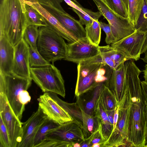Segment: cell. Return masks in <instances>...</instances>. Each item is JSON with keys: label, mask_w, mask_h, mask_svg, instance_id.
I'll use <instances>...</instances> for the list:
<instances>
[{"label": "cell", "mask_w": 147, "mask_h": 147, "mask_svg": "<svg viewBox=\"0 0 147 147\" xmlns=\"http://www.w3.org/2000/svg\"><path fill=\"white\" fill-rule=\"evenodd\" d=\"M127 87L130 99L128 134L126 143L130 146L145 147L146 116L139 76L141 71L132 60L125 63Z\"/></svg>", "instance_id": "6da1fadb"}, {"label": "cell", "mask_w": 147, "mask_h": 147, "mask_svg": "<svg viewBox=\"0 0 147 147\" xmlns=\"http://www.w3.org/2000/svg\"><path fill=\"white\" fill-rule=\"evenodd\" d=\"M24 0H1L0 36H5L14 46L23 38L27 26Z\"/></svg>", "instance_id": "7a4b0ae2"}, {"label": "cell", "mask_w": 147, "mask_h": 147, "mask_svg": "<svg viewBox=\"0 0 147 147\" xmlns=\"http://www.w3.org/2000/svg\"><path fill=\"white\" fill-rule=\"evenodd\" d=\"M32 80L12 72L5 74L0 73V93L5 95L13 111L20 121L25 105L30 101L27 90Z\"/></svg>", "instance_id": "3957f363"}, {"label": "cell", "mask_w": 147, "mask_h": 147, "mask_svg": "<svg viewBox=\"0 0 147 147\" xmlns=\"http://www.w3.org/2000/svg\"><path fill=\"white\" fill-rule=\"evenodd\" d=\"M38 51L47 61L53 63L65 58L67 44L64 38L47 26L39 27Z\"/></svg>", "instance_id": "277c9868"}, {"label": "cell", "mask_w": 147, "mask_h": 147, "mask_svg": "<svg viewBox=\"0 0 147 147\" xmlns=\"http://www.w3.org/2000/svg\"><path fill=\"white\" fill-rule=\"evenodd\" d=\"M85 139L82 129L74 120L50 131L38 147H73L75 143Z\"/></svg>", "instance_id": "5b68a950"}, {"label": "cell", "mask_w": 147, "mask_h": 147, "mask_svg": "<svg viewBox=\"0 0 147 147\" xmlns=\"http://www.w3.org/2000/svg\"><path fill=\"white\" fill-rule=\"evenodd\" d=\"M31 78L42 92H52L63 98L65 96L64 81L60 71L53 63L40 67H31Z\"/></svg>", "instance_id": "8992f818"}, {"label": "cell", "mask_w": 147, "mask_h": 147, "mask_svg": "<svg viewBox=\"0 0 147 147\" xmlns=\"http://www.w3.org/2000/svg\"><path fill=\"white\" fill-rule=\"evenodd\" d=\"M118 103L116 125L102 147L125 146L127 145L130 108V97L127 86L123 96Z\"/></svg>", "instance_id": "52a82bcc"}, {"label": "cell", "mask_w": 147, "mask_h": 147, "mask_svg": "<svg viewBox=\"0 0 147 147\" xmlns=\"http://www.w3.org/2000/svg\"><path fill=\"white\" fill-rule=\"evenodd\" d=\"M51 96L66 111L82 129L85 139L89 137L98 128L100 122L94 115L86 113L76 102L69 103L61 99L56 93L48 92Z\"/></svg>", "instance_id": "ba28073f"}, {"label": "cell", "mask_w": 147, "mask_h": 147, "mask_svg": "<svg viewBox=\"0 0 147 147\" xmlns=\"http://www.w3.org/2000/svg\"><path fill=\"white\" fill-rule=\"evenodd\" d=\"M92 0L102 15L108 22L114 38V43L136 31L135 26L128 18H121L114 13L108 7L104 0Z\"/></svg>", "instance_id": "9c48e42d"}, {"label": "cell", "mask_w": 147, "mask_h": 147, "mask_svg": "<svg viewBox=\"0 0 147 147\" xmlns=\"http://www.w3.org/2000/svg\"><path fill=\"white\" fill-rule=\"evenodd\" d=\"M0 114L7 129L10 147H17L21 141L22 122L11 108L5 95L0 93Z\"/></svg>", "instance_id": "30bf717a"}, {"label": "cell", "mask_w": 147, "mask_h": 147, "mask_svg": "<svg viewBox=\"0 0 147 147\" xmlns=\"http://www.w3.org/2000/svg\"><path fill=\"white\" fill-rule=\"evenodd\" d=\"M146 32L136 31L119 41L111 44L115 49L122 52L130 60L137 61L140 57L146 38Z\"/></svg>", "instance_id": "8fae6325"}, {"label": "cell", "mask_w": 147, "mask_h": 147, "mask_svg": "<svg viewBox=\"0 0 147 147\" xmlns=\"http://www.w3.org/2000/svg\"><path fill=\"white\" fill-rule=\"evenodd\" d=\"M67 51L64 60L76 63L99 54L98 47L92 44L86 36L67 44Z\"/></svg>", "instance_id": "7c38bea8"}, {"label": "cell", "mask_w": 147, "mask_h": 147, "mask_svg": "<svg viewBox=\"0 0 147 147\" xmlns=\"http://www.w3.org/2000/svg\"><path fill=\"white\" fill-rule=\"evenodd\" d=\"M38 106L49 119L59 124L73 121L69 114L50 95L45 92L38 99Z\"/></svg>", "instance_id": "4fadbf2b"}, {"label": "cell", "mask_w": 147, "mask_h": 147, "mask_svg": "<svg viewBox=\"0 0 147 147\" xmlns=\"http://www.w3.org/2000/svg\"><path fill=\"white\" fill-rule=\"evenodd\" d=\"M47 117L38 106L36 111L26 121L22 122V139L17 147H33L36 134Z\"/></svg>", "instance_id": "5bb4252c"}, {"label": "cell", "mask_w": 147, "mask_h": 147, "mask_svg": "<svg viewBox=\"0 0 147 147\" xmlns=\"http://www.w3.org/2000/svg\"><path fill=\"white\" fill-rule=\"evenodd\" d=\"M25 3L36 10L45 19L47 27L67 40L69 43L78 39L66 29L58 20L36 0H24Z\"/></svg>", "instance_id": "9a60e30c"}, {"label": "cell", "mask_w": 147, "mask_h": 147, "mask_svg": "<svg viewBox=\"0 0 147 147\" xmlns=\"http://www.w3.org/2000/svg\"><path fill=\"white\" fill-rule=\"evenodd\" d=\"M14 47V55L12 72L19 76L31 78L29 45L23 38Z\"/></svg>", "instance_id": "2e32d148"}, {"label": "cell", "mask_w": 147, "mask_h": 147, "mask_svg": "<svg viewBox=\"0 0 147 147\" xmlns=\"http://www.w3.org/2000/svg\"><path fill=\"white\" fill-rule=\"evenodd\" d=\"M61 24L78 39L86 36L85 28L79 21L75 19L66 12L60 11L53 6H45Z\"/></svg>", "instance_id": "e0dca14e"}, {"label": "cell", "mask_w": 147, "mask_h": 147, "mask_svg": "<svg viewBox=\"0 0 147 147\" xmlns=\"http://www.w3.org/2000/svg\"><path fill=\"white\" fill-rule=\"evenodd\" d=\"M103 84L96 86L81 95L76 96V102L87 114L94 115L97 103L99 99Z\"/></svg>", "instance_id": "ac0fdd59"}, {"label": "cell", "mask_w": 147, "mask_h": 147, "mask_svg": "<svg viewBox=\"0 0 147 147\" xmlns=\"http://www.w3.org/2000/svg\"><path fill=\"white\" fill-rule=\"evenodd\" d=\"M106 86L115 95L118 103L126 88L125 62L113 69Z\"/></svg>", "instance_id": "d6986e66"}, {"label": "cell", "mask_w": 147, "mask_h": 147, "mask_svg": "<svg viewBox=\"0 0 147 147\" xmlns=\"http://www.w3.org/2000/svg\"><path fill=\"white\" fill-rule=\"evenodd\" d=\"M14 47L5 36H0V73L5 74L12 72Z\"/></svg>", "instance_id": "ffe728a7"}, {"label": "cell", "mask_w": 147, "mask_h": 147, "mask_svg": "<svg viewBox=\"0 0 147 147\" xmlns=\"http://www.w3.org/2000/svg\"><path fill=\"white\" fill-rule=\"evenodd\" d=\"M98 49L103 62L113 69L130 60L122 52L115 49L111 45L98 46Z\"/></svg>", "instance_id": "44dd1931"}, {"label": "cell", "mask_w": 147, "mask_h": 147, "mask_svg": "<svg viewBox=\"0 0 147 147\" xmlns=\"http://www.w3.org/2000/svg\"><path fill=\"white\" fill-rule=\"evenodd\" d=\"M103 63L99 54L80 61L78 63L77 66V80L85 77Z\"/></svg>", "instance_id": "7402d4cb"}, {"label": "cell", "mask_w": 147, "mask_h": 147, "mask_svg": "<svg viewBox=\"0 0 147 147\" xmlns=\"http://www.w3.org/2000/svg\"><path fill=\"white\" fill-rule=\"evenodd\" d=\"M95 115L99 119L101 125L102 134L107 140L112 131L113 125L110 122L107 111L100 98L96 105Z\"/></svg>", "instance_id": "603a6c76"}, {"label": "cell", "mask_w": 147, "mask_h": 147, "mask_svg": "<svg viewBox=\"0 0 147 147\" xmlns=\"http://www.w3.org/2000/svg\"><path fill=\"white\" fill-rule=\"evenodd\" d=\"M102 65L85 77L77 80L75 91L76 96L81 95L99 84L96 83L95 78L98 70Z\"/></svg>", "instance_id": "cb8c5ba5"}, {"label": "cell", "mask_w": 147, "mask_h": 147, "mask_svg": "<svg viewBox=\"0 0 147 147\" xmlns=\"http://www.w3.org/2000/svg\"><path fill=\"white\" fill-rule=\"evenodd\" d=\"M60 124L47 117L39 128L34 138L33 147H37L45 139L47 134Z\"/></svg>", "instance_id": "d4e9b609"}, {"label": "cell", "mask_w": 147, "mask_h": 147, "mask_svg": "<svg viewBox=\"0 0 147 147\" xmlns=\"http://www.w3.org/2000/svg\"><path fill=\"white\" fill-rule=\"evenodd\" d=\"M100 100L106 111L115 110L119 103L114 94L103 84Z\"/></svg>", "instance_id": "484cf974"}, {"label": "cell", "mask_w": 147, "mask_h": 147, "mask_svg": "<svg viewBox=\"0 0 147 147\" xmlns=\"http://www.w3.org/2000/svg\"><path fill=\"white\" fill-rule=\"evenodd\" d=\"M86 37L93 45L98 46L100 42L101 28L98 20H94L92 22L85 26Z\"/></svg>", "instance_id": "4316f807"}, {"label": "cell", "mask_w": 147, "mask_h": 147, "mask_svg": "<svg viewBox=\"0 0 147 147\" xmlns=\"http://www.w3.org/2000/svg\"><path fill=\"white\" fill-rule=\"evenodd\" d=\"M25 4L27 26L30 25L38 27L47 26L46 20L42 15L32 6Z\"/></svg>", "instance_id": "83f0119b"}, {"label": "cell", "mask_w": 147, "mask_h": 147, "mask_svg": "<svg viewBox=\"0 0 147 147\" xmlns=\"http://www.w3.org/2000/svg\"><path fill=\"white\" fill-rule=\"evenodd\" d=\"M144 1V0H127L128 18L134 26L142 10Z\"/></svg>", "instance_id": "f1b7e54d"}, {"label": "cell", "mask_w": 147, "mask_h": 147, "mask_svg": "<svg viewBox=\"0 0 147 147\" xmlns=\"http://www.w3.org/2000/svg\"><path fill=\"white\" fill-rule=\"evenodd\" d=\"M106 141L102 131L100 123L97 129L88 138L85 139L80 143V147H90L94 144L98 143L102 147Z\"/></svg>", "instance_id": "f546056e"}, {"label": "cell", "mask_w": 147, "mask_h": 147, "mask_svg": "<svg viewBox=\"0 0 147 147\" xmlns=\"http://www.w3.org/2000/svg\"><path fill=\"white\" fill-rule=\"evenodd\" d=\"M38 27L34 25L28 26L25 31L23 38L26 43L35 50H38L37 42L39 35Z\"/></svg>", "instance_id": "4dcf8cb0"}, {"label": "cell", "mask_w": 147, "mask_h": 147, "mask_svg": "<svg viewBox=\"0 0 147 147\" xmlns=\"http://www.w3.org/2000/svg\"><path fill=\"white\" fill-rule=\"evenodd\" d=\"M108 7L121 18L128 19L127 9L122 0H104Z\"/></svg>", "instance_id": "1f68e13d"}, {"label": "cell", "mask_w": 147, "mask_h": 147, "mask_svg": "<svg viewBox=\"0 0 147 147\" xmlns=\"http://www.w3.org/2000/svg\"><path fill=\"white\" fill-rule=\"evenodd\" d=\"M29 50L30 67H42L51 64L41 56L38 50H35L30 47Z\"/></svg>", "instance_id": "d6a6232c"}, {"label": "cell", "mask_w": 147, "mask_h": 147, "mask_svg": "<svg viewBox=\"0 0 147 147\" xmlns=\"http://www.w3.org/2000/svg\"><path fill=\"white\" fill-rule=\"evenodd\" d=\"M113 69L104 63L98 70L95 78L97 84H103L106 86Z\"/></svg>", "instance_id": "836d02e7"}, {"label": "cell", "mask_w": 147, "mask_h": 147, "mask_svg": "<svg viewBox=\"0 0 147 147\" xmlns=\"http://www.w3.org/2000/svg\"><path fill=\"white\" fill-rule=\"evenodd\" d=\"M136 30L147 31V1L144 0L143 5L135 25Z\"/></svg>", "instance_id": "e575fe53"}, {"label": "cell", "mask_w": 147, "mask_h": 147, "mask_svg": "<svg viewBox=\"0 0 147 147\" xmlns=\"http://www.w3.org/2000/svg\"><path fill=\"white\" fill-rule=\"evenodd\" d=\"M68 5L81 13L92 16L95 20H98L102 16L99 11L93 12L91 10L85 8L81 5H78L70 0H63Z\"/></svg>", "instance_id": "d590c367"}, {"label": "cell", "mask_w": 147, "mask_h": 147, "mask_svg": "<svg viewBox=\"0 0 147 147\" xmlns=\"http://www.w3.org/2000/svg\"><path fill=\"white\" fill-rule=\"evenodd\" d=\"M0 147H10L8 132L2 118L0 119Z\"/></svg>", "instance_id": "8d00e7d4"}, {"label": "cell", "mask_w": 147, "mask_h": 147, "mask_svg": "<svg viewBox=\"0 0 147 147\" xmlns=\"http://www.w3.org/2000/svg\"><path fill=\"white\" fill-rule=\"evenodd\" d=\"M99 22L101 29L104 31L106 35L105 39L106 43L110 45L114 43V38L110 25L101 21Z\"/></svg>", "instance_id": "74e56055"}, {"label": "cell", "mask_w": 147, "mask_h": 147, "mask_svg": "<svg viewBox=\"0 0 147 147\" xmlns=\"http://www.w3.org/2000/svg\"><path fill=\"white\" fill-rule=\"evenodd\" d=\"M71 9L78 15L80 19L79 21L82 25H86L91 23L95 20L92 16L85 14L74 8H72Z\"/></svg>", "instance_id": "f35d334b"}, {"label": "cell", "mask_w": 147, "mask_h": 147, "mask_svg": "<svg viewBox=\"0 0 147 147\" xmlns=\"http://www.w3.org/2000/svg\"><path fill=\"white\" fill-rule=\"evenodd\" d=\"M52 3L53 6L59 11L65 12L61 5V3L63 2V0H50ZM76 4L81 5L76 0H70Z\"/></svg>", "instance_id": "ab89813d"}, {"label": "cell", "mask_w": 147, "mask_h": 147, "mask_svg": "<svg viewBox=\"0 0 147 147\" xmlns=\"http://www.w3.org/2000/svg\"><path fill=\"white\" fill-rule=\"evenodd\" d=\"M142 90L145 104L147 105V82L144 81L141 82Z\"/></svg>", "instance_id": "60d3db41"}, {"label": "cell", "mask_w": 147, "mask_h": 147, "mask_svg": "<svg viewBox=\"0 0 147 147\" xmlns=\"http://www.w3.org/2000/svg\"><path fill=\"white\" fill-rule=\"evenodd\" d=\"M108 118L111 124L113 125V119L115 110L111 111H106Z\"/></svg>", "instance_id": "b9f144b4"}, {"label": "cell", "mask_w": 147, "mask_h": 147, "mask_svg": "<svg viewBox=\"0 0 147 147\" xmlns=\"http://www.w3.org/2000/svg\"><path fill=\"white\" fill-rule=\"evenodd\" d=\"M43 7L53 6L50 0H36Z\"/></svg>", "instance_id": "7bdbcfd3"}, {"label": "cell", "mask_w": 147, "mask_h": 147, "mask_svg": "<svg viewBox=\"0 0 147 147\" xmlns=\"http://www.w3.org/2000/svg\"><path fill=\"white\" fill-rule=\"evenodd\" d=\"M146 38L142 47L141 53H144L147 48V31L146 32Z\"/></svg>", "instance_id": "ee69618b"}, {"label": "cell", "mask_w": 147, "mask_h": 147, "mask_svg": "<svg viewBox=\"0 0 147 147\" xmlns=\"http://www.w3.org/2000/svg\"><path fill=\"white\" fill-rule=\"evenodd\" d=\"M144 74V81L147 82V64H146L144 67V69L143 71Z\"/></svg>", "instance_id": "f6af8a7d"}, {"label": "cell", "mask_w": 147, "mask_h": 147, "mask_svg": "<svg viewBox=\"0 0 147 147\" xmlns=\"http://www.w3.org/2000/svg\"><path fill=\"white\" fill-rule=\"evenodd\" d=\"M145 110L146 116V144L145 147H147V105L145 104Z\"/></svg>", "instance_id": "bcb514c9"}, {"label": "cell", "mask_w": 147, "mask_h": 147, "mask_svg": "<svg viewBox=\"0 0 147 147\" xmlns=\"http://www.w3.org/2000/svg\"><path fill=\"white\" fill-rule=\"evenodd\" d=\"M144 57L141 59L144 62L147 63V48L145 52Z\"/></svg>", "instance_id": "7dc6e473"}, {"label": "cell", "mask_w": 147, "mask_h": 147, "mask_svg": "<svg viewBox=\"0 0 147 147\" xmlns=\"http://www.w3.org/2000/svg\"><path fill=\"white\" fill-rule=\"evenodd\" d=\"M123 1L127 11L128 9V2L127 0H122Z\"/></svg>", "instance_id": "c3c4849f"}, {"label": "cell", "mask_w": 147, "mask_h": 147, "mask_svg": "<svg viewBox=\"0 0 147 147\" xmlns=\"http://www.w3.org/2000/svg\"><path fill=\"white\" fill-rule=\"evenodd\" d=\"M92 147H100V145L98 143H96L94 144Z\"/></svg>", "instance_id": "681fc988"}, {"label": "cell", "mask_w": 147, "mask_h": 147, "mask_svg": "<svg viewBox=\"0 0 147 147\" xmlns=\"http://www.w3.org/2000/svg\"><path fill=\"white\" fill-rule=\"evenodd\" d=\"M73 147H80V146L79 143H77L74 144Z\"/></svg>", "instance_id": "f907efd6"}, {"label": "cell", "mask_w": 147, "mask_h": 147, "mask_svg": "<svg viewBox=\"0 0 147 147\" xmlns=\"http://www.w3.org/2000/svg\"><path fill=\"white\" fill-rule=\"evenodd\" d=\"M146 1H147V0H146Z\"/></svg>", "instance_id": "816d5d0a"}]
</instances>
